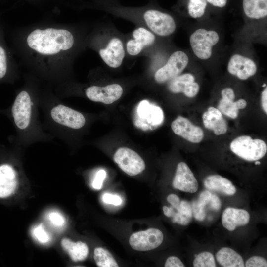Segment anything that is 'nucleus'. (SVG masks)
Returning <instances> with one entry per match:
<instances>
[{"label":"nucleus","instance_id":"de8ad7c7","mask_svg":"<svg viewBox=\"0 0 267 267\" xmlns=\"http://www.w3.org/2000/svg\"><path fill=\"white\" fill-rule=\"evenodd\" d=\"M235 104L238 109H244L247 106L246 101L243 99H240L235 101Z\"/></svg>","mask_w":267,"mask_h":267},{"label":"nucleus","instance_id":"4be33fe9","mask_svg":"<svg viewBox=\"0 0 267 267\" xmlns=\"http://www.w3.org/2000/svg\"><path fill=\"white\" fill-rule=\"evenodd\" d=\"M61 243L62 248L73 261H82L87 258L89 249L85 243L81 241L74 242L68 238H63Z\"/></svg>","mask_w":267,"mask_h":267},{"label":"nucleus","instance_id":"423d86ee","mask_svg":"<svg viewBox=\"0 0 267 267\" xmlns=\"http://www.w3.org/2000/svg\"><path fill=\"white\" fill-rule=\"evenodd\" d=\"M189 62L187 54L181 50L172 52L166 62L158 68L154 74V79L158 84L169 82L180 74L186 67Z\"/></svg>","mask_w":267,"mask_h":267},{"label":"nucleus","instance_id":"09e8293b","mask_svg":"<svg viewBox=\"0 0 267 267\" xmlns=\"http://www.w3.org/2000/svg\"><path fill=\"white\" fill-rule=\"evenodd\" d=\"M255 164L256 165H258V164H260L261 163H260L259 161H256V162L255 163Z\"/></svg>","mask_w":267,"mask_h":267},{"label":"nucleus","instance_id":"f03ea898","mask_svg":"<svg viewBox=\"0 0 267 267\" xmlns=\"http://www.w3.org/2000/svg\"><path fill=\"white\" fill-rule=\"evenodd\" d=\"M115 17L143 26L159 37L173 34L177 28L174 17L170 13L155 6L151 2L140 7L126 6L120 3L96 6Z\"/></svg>","mask_w":267,"mask_h":267},{"label":"nucleus","instance_id":"4c0bfd02","mask_svg":"<svg viewBox=\"0 0 267 267\" xmlns=\"http://www.w3.org/2000/svg\"><path fill=\"white\" fill-rule=\"evenodd\" d=\"M172 222L179 224L186 225L189 224L191 219L183 215L178 212L174 211L172 216Z\"/></svg>","mask_w":267,"mask_h":267},{"label":"nucleus","instance_id":"58836bf2","mask_svg":"<svg viewBox=\"0 0 267 267\" xmlns=\"http://www.w3.org/2000/svg\"><path fill=\"white\" fill-rule=\"evenodd\" d=\"M165 267H184L182 261L177 257L170 256L167 258L165 264Z\"/></svg>","mask_w":267,"mask_h":267},{"label":"nucleus","instance_id":"c756f323","mask_svg":"<svg viewBox=\"0 0 267 267\" xmlns=\"http://www.w3.org/2000/svg\"><path fill=\"white\" fill-rule=\"evenodd\" d=\"M194 267H215L216 263L213 255L209 252L199 253L193 261Z\"/></svg>","mask_w":267,"mask_h":267},{"label":"nucleus","instance_id":"f704fd0d","mask_svg":"<svg viewBox=\"0 0 267 267\" xmlns=\"http://www.w3.org/2000/svg\"><path fill=\"white\" fill-rule=\"evenodd\" d=\"M106 177V172L104 170H99L96 174L92 182V187L95 189L99 190L102 187L103 181Z\"/></svg>","mask_w":267,"mask_h":267},{"label":"nucleus","instance_id":"79ce46f5","mask_svg":"<svg viewBox=\"0 0 267 267\" xmlns=\"http://www.w3.org/2000/svg\"><path fill=\"white\" fill-rule=\"evenodd\" d=\"M221 95L222 98L229 99L231 100H234L235 98L234 92L230 88L223 89L221 92Z\"/></svg>","mask_w":267,"mask_h":267},{"label":"nucleus","instance_id":"a211bd4d","mask_svg":"<svg viewBox=\"0 0 267 267\" xmlns=\"http://www.w3.org/2000/svg\"><path fill=\"white\" fill-rule=\"evenodd\" d=\"M204 184L208 189L227 195H233L236 192L235 187L229 180L218 175L207 177L204 180Z\"/></svg>","mask_w":267,"mask_h":267},{"label":"nucleus","instance_id":"7ed1b4c3","mask_svg":"<svg viewBox=\"0 0 267 267\" xmlns=\"http://www.w3.org/2000/svg\"><path fill=\"white\" fill-rule=\"evenodd\" d=\"M86 46L95 51L109 68L118 69L126 57L125 34L110 23L96 25L86 39Z\"/></svg>","mask_w":267,"mask_h":267},{"label":"nucleus","instance_id":"a18cd8bd","mask_svg":"<svg viewBox=\"0 0 267 267\" xmlns=\"http://www.w3.org/2000/svg\"><path fill=\"white\" fill-rule=\"evenodd\" d=\"M95 6L120 3L119 0H95Z\"/></svg>","mask_w":267,"mask_h":267},{"label":"nucleus","instance_id":"473e14b6","mask_svg":"<svg viewBox=\"0 0 267 267\" xmlns=\"http://www.w3.org/2000/svg\"><path fill=\"white\" fill-rule=\"evenodd\" d=\"M245 266L246 267H267L266 259L260 256H252L246 262Z\"/></svg>","mask_w":267,"mask_h":267},{"label":"nucleus","instance_id":"72a5a7b5","mask_svg":"<svg viewBox=\"0 0 267 267\" xmlns=\"http://www.w3.org/2000/svg\"><path fill=\"white\" fill-rule=\"evenodd\" d=\"M199 90V86L198 84L193 81L186 85L182 93L187 97H194L197 94Z\"/></svg>","mask_w":267,"mask_h":267},{"label":"nucleus","instance_id":"39448f33","mask_svg":"<svg viewBox=\"0 0 267 267\" xmlns=\"http://www.w3.org/2000/svg\"><path fill=\"white\" fill-rule=\"evenodd\" d=\"M231 150L241 158L248 161H257L266 154L267 146L263 140L253 139L251 137L243 135L236 137L230 144Z\"/></svg>","mask_w":267,"mask_h":267},{"label":"nucleus","instance_id":"a878e982","mask_svg":"<svg viewBox=\"0 0 267 267\" xmlns=\"http://www.w3.org/2000/svg\"><path fill=\"white\" fill-rule=\"evenodd\" d=\"M194 80L195 78L191 74L179 75L169 82L168 89L170 92L174 93H182L186 85Z\"/></svg>","mask_w":267,"mask_h":267},{"label":"nucleus","instance_id":"412c9836","mask_svg":"<svg viewBox=\"0 0 267 267\" xmlns=\"http://www.w3.org/2000/svg\"><path fill=\"white\" fill-rule=\"evenodd\" d=\"M243 9L249 18L261 19L267 17V0H243Z\"/></svg>","mask_w":267,"mask_h":267},{"label":"nucleus","instance_id":"2eb2a0df","mask_svg":"<svg viewBox=\"0 0 267 267\" xmlns=\"http://www.w3.org/2000/svg\"><path fill=\"white\" fill-rule=\"evenodd\" d=\"M228 72L241 80H247L254 76L257 72V66L251 59L235 54L230 58L228 63Z\"/></svg>","mask_w":267,"mask_h":267},{"label":"nucleus","instance_id":"7c9ffc66","mask_svg":"<svg viewBox=\"0 0 267 267\" xmlns=\"http://www.w3.org/2000/svg\"><path fill=\"white\" fill-rule=\"evenodd\" d=\"M31 233L33 238L41 244H47L51 240L49 234L45 229L43 223L34 227L31 230Z\"/></svg>","mask_w":267,"mask_h":267},{"label":"nucleus","instance_id":"ea45409f","mask_svg":"<svg viewBox=\"0 0 267 267\" xmlns=\"http://www.w3.org/2000/svg\"><path fill=\"white\" fill-rule=\"evenodd\" d=\"M167 200L174 209L177 210L179 208L180 200L177 195L175 194H170L168 196Z\"/></svg>","mask_w":267,"mask_h":267},{"label":"nucleus","instance_id":"c03bdc74","mask_svg":"<svg viewBox=\"0 0 267 267\" xmlns=\"http://www.w3.org/2000/svg\"><path fill=\"white\" fill-rule=\"evenodd\" d=\"M207 2H209L213 6L222 8L226 5L227 0H206Z\"/></svg>","mask_w":267,"mask_h":267},{"label":"nucleus","instance_id":"e433bc0d","mask_svg":"<svg viewBox=\"0 0 267 267\" xmlns=\"http://www.w3.org/2000/svg\"><path fill=\"white\" fill-rule=\"evenodd\" d=\"M103 201L107 204L118 206L122 203L121 198L117 195L108 193H104L102 196Z\"/></svg>","mask_w":267,"mask_h":267},{"label":"nucleus","instance_id":"f3484780","mask_svg":"<svg viewBox=\"0 0 267 267\" xmlns=\"http://www.w3.org/2000/svg\"><path fill=\"white\" fill-rule=\"evenodd\" d=\"M17 185V173L14 168L9 164L0 166V198L11 195Z\"/></svg>","mask_w":267,"mask_h":267},{"label":"nucleus","instance_id":"4468645a","mask_svg":"<svg viewBox=\"0 0 267 267\" xmlns=\"http://www.w3.org/2000/svg\"><path fill=\"white\" fill-rule=\"evenodd\" d=\"M174 188L180 191L193 193L198 189V184L192 172L183 162H179L177 167L173 180Z\"/></svg>","mask_w":267,"mask_h":267},{"label":"nucleus","instance_id":"393cba45","mask_svg":"<svg viewBox=\"0 0 267 267\" xmlns=\"http://www.w3.org/2000/svg\"><path fill=\"white\" fill-rule=\"evenodd\" d=\"M94 259L99 267H118L116 260L111 254L102 247L96 248L94 251Z\"/></svg>","mask_w":267,"mask_h":267},{"label":"nucleus","instance_id":"1a4fd4ad","mask_svg":"<svg viewBox=\"0 0 267 267\" xmlns=\"http://www.w3.org/2000/svg\"><path fill=\"white\" fill-rule=\"evenodd\" d=\"M113 159L122 171L131 176L139 174L145 168L144 161L140 155L127 147L118 148Z\"/></svg>","mask_w":267,"mask_h":267},{"label":"nucleus","instance_id":"f8f14e48","mask_svg":"<svg viewBox=\"0 0 267 267\" xmlns=\"http://www.w3.org/2000/svg\"><path fill=\"white\" fill-rule=\"evenodd\" d=\"M163 240L162 232L158 229L152 228L132 234L129 243L133 249L144 251L156 248Z\"/></svg>","mask_w":267,"mask_h":267},{"label":"nucleus","instance_id":"0eeeda50","mask_svg":"<svg viewBox=\"0 0 267 267\" xmlns=\"http://www.w3.org/2000/svg\"><path fill=\"white\" fill-rule=\"evenodd\" d=\"M218 34L214 30L200 28L195 31L190 36L191 47L197 57L202 60L210 58L212 48L219 42Z\"/></svg>","mask_w":267,"mask_h":267},{"label":"nucleus","instance_id":"cd10ccee","mask_svg":"<svg viewBox=\"0 0 267 267\" xmlns=\"http://www.w3.org/2000/svg\"><path fill=\"white\" fill-rule=\"evenodd\" d=\"M207 5L206 0H189L187 6L188 14L194 18L201 17L205 13Z\"/></svg>","mask_w":267,"mask_h":267},{"label":"nucleus","instance_id":"6ab92c4d","mask_svg":"<svg viewBox=\"0 0 267 267\" xmlns=\"http://www.w3.org/2000/svg\"><path fill=\"white\" fill-rule=\"evenodd\" d=\"M137 113L140 117H147V121L152 125H159L163 120L162 109L158 106L151 104L147 100H142L139 103Z\"/></svg>","mask_w":267,"mask_h":267},{"label":"nucleus","instance_id":"c9c22d12","mask_svg":"<svg viewBox=\"0 0 267 267\" xmlns=\"http://www.w3.org/2000/svg\"><path fill=\"white\" fill-rule=\"evenodd\" d=\"M177 212L192 219L193 216L191 206L189 202L186 200L180 201L179 208L177 210Z\"/></svg>","mask_w":267,"mask_h":267},{"label":"nucleus","instance_id":"37998d69","mask_svg":"<svg viewBox=\"0 0 267 267\" xmlns=\"http://www.w3.org/2000/svg\"><path fill=\"white\" fill-rule=\"evenodd\" d=\"M262 107L264 112L267 113V87H266L261 94Z\"/></svg>","mask_w":267,"mask_h":267},{"label":"nucleus","instance_id":"bb28decb","mask_svg":"<svg viewBox=\"0 0 267 267\" xmlns=\"http://www.w3.org/2000/svg\"><path fill=\"white\" fill-rule=\"evenodd\" d=\"M218 107L222 113L231 118L235 119L238 117L239 109L237 108L234 100L222 98Z\"/></svg>","mask_w":267,"mask_h":267},{"label":"nucleus","instance_id":"f257e3e1","mask_svg":"<svg viewBox=\"0 0 267 267\" xmlns=\"http://www.w3.org/2000/svg\"><path fill=\"white\" fill-rule=\"evenodd\" d=\"M87 35L69 26L37 27L26 34L22 45L31 62L50 70L73 62L77 55L87 47Z\"/></svg>","mask_w":267,"mask_h":267},{"label":"nucleus","instance_id":"b1692460","mask_svg":"<svg viewBox=\"0 0 267 267\" xmlns=\"http://www.w3.org/2000/svg\"><path fill=\"white\" fill-rule=\"evenodd\" d=\"M211 195L209 191H204L199 195L198 200L192 203V214L196 220L202 221L204 220L206 216L204 207L209 203Z\"/></svg>","mask_w":267,"mask_h":267},{"label":"nucleus","instance_id":"6e6552de","mask_svg":"<svg viewBox=\"0 0 267 267\" xmlns=\"http://www.w3.org/2000/svg\"><path fill=\"white\" fill-rule=\"evenodd\" d=\"M33 105L31 96L27 90H21L17 95L11 111L15 124L19 130H25L30 126Z\"/></svg>","mask_w":267,"mask_h":267},{"label":"nucleus","instance_id":"9b49d317","mask_svg":"<svg viewBox=\"0 0 267 267\" xmlns=\"http://www.w3.org/2000/svg\"><path fill=\"white\" fill-rule=\"evenodd\" d=\"M50 114L54 122L71 129H80L86 123L85 118L81 113L61 104L53 107Z\"/></svg>","mask_w":267,"mask_h":267},{"label":"nucleus","instance_id":"a19ab883","mask_svg":"<svg viewBox=\"0 0 267 267\" xmlns=\"http://www.w3.org/2000/svg\"><path fill=\"white\" fill-rule=\"evenodd\" d=\"M209 203L210 207L216 211L219 210L221 207V200L216 195H211Z\"/></svg>","mask_w":267,"mask_h":267},{"label":"nucleus","instance_id":"ddd939ff","mask_svg":"<svg viewBox=\"0 0 267 267\" xmlns=\"http://www.w3.org/2000/svg\"><path fill=\"white\" fill-rule=\"evenodd\" d=\"M174 133L186 140L194 143L200 142L204 137L202 129L193 124L188 119L179 116L171 123Z\"/></svg>","mask_w":267,"mask_h":267},{"label":"nucleus","instance_id":"20e7f679","mask_svg":"<svg viewBox=\"0 0 267 267\" xmlns=\"http://www.w3.org/2000/svg\"><path fill=\"white\" fill-rule=\"evenodd\" d=\"M158 37L147 28L135 25L133 31L125 34L126 57H150L155 53Z\"/></svg>","mask_w":267,"mask_h":267},{"label":"nucleus","instance_id":"5701e85b","mask_svg":"<svg viewBox=\"0 0 267 267\" xmlns=\"http://www.w3.org/2000/svg\"><path fill=\"white\" fill-rule=\"evenodd\" d=\"M202 120L205 128L213 131L217 135L226 133L227 124L223 117H216L210 114L208 111L202 115Z\"/></svg>","mask_w":267,"mask_h":267},{"label":"nucleus","instance_id":"9d476101","mask_svg":"<svg viewBox=\"0 0 267 267\" xmlns=\"http://www.w3.org/2000/svg\"><path fill=\"white\" fill-rule=\"evenodd\" d=\"M123 91V87L118 83L105 86L93 85L85 89V94L89 99L105 104H110L119 100Z\"/></svg>","mask_w":267,"mask_h":267},{"label":"nucleus","instance_id":"aec40b11","mask_svg":"<svg viewBox=\"0 0 267 267\" xmlns=\"http://www.w3.org/2000/svg\"><path fill=\"white\" fill-rule=\"evenodd\" d=\"M218 262L224 267H244L242 257L233 249L228 247L220 249L216 255Z\"/></svg>","mask_w":267,"mask_h":267},{"label":"nucleus","instance_id":"c85d7f7f","mask_svg":"<svg viewBox=\"0 0 267 267\" xmlns=\"http://www.w3.org/2000/svg\"><path fill=\"white\" fill-rule=\"evenodd\" d=\"M9 54L6 46L0 39V80L4 78L10 64Z\"/></svg>","mask_w":267,"mask_h":267},{"label":"nucleus","instance_id":"2f4dec72","mask_svg":"<svg viewBox=\"0 0 267 267\" xmlns=\"http://www.w3.org/2000/svg\"><path fill=\"white\" fill-rule=\"evenodd\" d=\"M46 218L51 225L55 227H62L66 222L64 217L57 211L49 212L47 214Z\"/></svg>","mask_w":267,"mask_h":267},{"label":"nucleus","instance_id":"49530a36","mask_svg":"<svg viewBox=\"0 0 267 267\" xmlns=\"http://www.w3.org/2000/svg\"><path fill=\"white\" fill-rule=\"evenodd\" d=\"M163 211L165 216L168 217H172L174 210L172 206L171 207H168L166 206H164L163 207Z\"/></svg>","mask_w":267,"mask_h":267},{"label":"nucleus","instance_id":"dca6fc26","mask_svg":"<svg viewBox=\"0 0 267 267\" xmlns=\"http://www.w3.org/2000/svg\"><path fill=\"white\" fill-rule=\"evenodd\" d=\"M249 221V213L242 209L228 207L224 210L222 215V224L229 231H233L236 227L246 225Z\"/></svg>","mask_w":267,"mask_h":267}]
</instances>
